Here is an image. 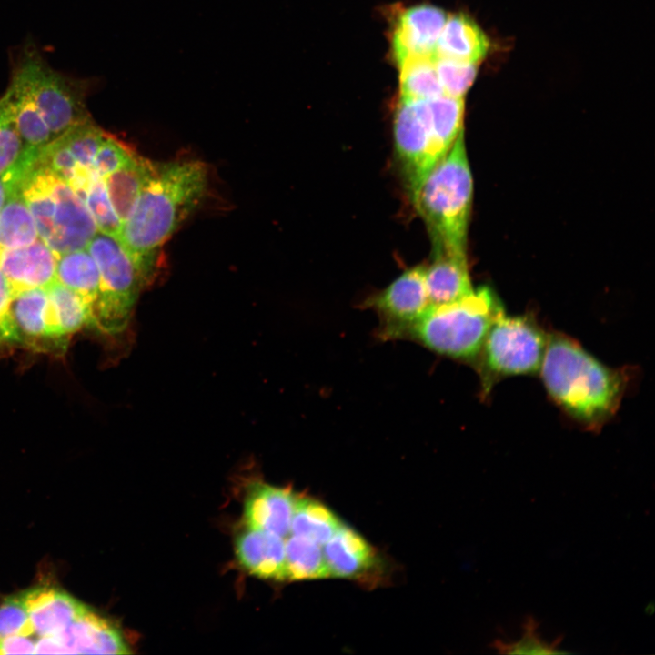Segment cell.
<instances>
[{"label": "cell", "mask_w": 655, "mask_h": 655, "mask_svg": "<svg viewBox=\"0 0 655 655\" xmlns=\"http://www.w3.org/2000/svg\"><path fill=\"white\" fill-rule=\"evenodd\" d=\"M154 164V161L136 153L125 165L103 177L111 204L121 223L134 207Z\"/></svg>", "instance_id": "cb8c5ba5"}, {"label": "cell", "mask_w": 655, "mask_h": 655, "mask_svg": "<svg viewBox=\"0 0 655 655\" xmlns=\"http://www.w3.org/2000/svg\"><path fill=\"white\" fill-rule=\"evenodd\" d=\"M86 248L95 259L100 277L96 328L110 335L120 333L127 326L146 283L116 237L98 231Z\"/></svg>", "instance_id": "8992f818"}, {"label": "cell", "mask_w": 655, "mask_h": 655, "mask_svg": "<svg viewBox=\"0 0 655 655\" xmlns=\"http://www.w3.org/2000/svg\"><path fill=\"white\" fill-rule=\"evenodd\" d=\"M330 576L358 578L372 568L376 554L372 547L356 531L341 525L323 546Z\"/></svg>", "instance_id": "d6986e66"}, {"label": "cell", "mask_w": 655, "mask_h": 655, "mask_svg": "<svg viewBox=\"0 0 655 655\" xmlns=\"http://www.w3.org/2000/svg\"><path fill=\"white\" fill-rule=\"evenodd\" d=\"M34 629L19 595L5 598L0 603V639L23 635L31 636Z\"/></svg>", "instance_id": "836d02e7"}, {"label": "cell", "mask_w": 655, "mask_h": 655, "mask_svg": "<svg viewBox=\"0 0 655 655\" xmlns=\"http://www.w3.org/2000/svg\"><path fill=\"white\" fill-rule=\"evenodd\" d=\"M240 565L263 579H286L285 540L270 532L242 524L235 539Z\"/></svg>", "instance_id": "2e32d148"}, {"label": "cell", "mask_w": 655, "mask_h": 655, "mask_svg": "<svg viewBox=\"0 0 655 655\" xmlns=\"http://www.w3.org/2000/svg\"><path fill=\"white\" fill-rule=\"evenodd\" d=\"M394 143L413 201L424 179L447 154L435 136L427 100L399 99L394 115Z\"/></svg>", "instance_id": "ba28073f"}, {"label": "cell", "mask_w": 655, "mask_h": 655, "mask_svg": "<svg viewBox=\"0 0 655 655\" xmlns=\"http://www.w3.org/2000/svg\"><path fill=\"white\" fill-rule=\"evenodd\" d=\"M37 654H63V650L55 636H42L35 641Z\"/></svg>", "instance_id": "74e56055"}, {"label": "cell", "mask_w": 655, "mask_h": 655, "mask_svg": "<svg viewBox=\"0 0 655 655\" xmlns=\"http://www.w3.org/2000/svg\"><path fill=\"white\" fill-rule=\"evenodd\" d=\"M504 314L501 302L487 287L451 303L429 306L404 337L439 355L477 358L495 320Z\"/></svg>", "instance_id": "277c9868"}, {"label": "cell", "mask_w": 655, "mask_h": 655, "mask_svg": "<svg viewBox=\"0 0 655 655\" xmlns=\"http://www.w3.org/2000/svg\"><path fill=\"white\" fill-rule=\"evenodd\" d=\"M653 611H654V604L652 602H650L646 606L645 612L647 614H652Z\"/></svg>", "instance_id": "ab89813d"}, {"label": "cell", "mask_w": 655, "mask_h": 655, "mask_svg": "<svg viewBox=\"0 0 655 655\" xmlns=\"http://www.w3.org/2000/svg\"><path fill=\"white\" fill-rule=\"evenodd\" d=\"M2 98L9 108L17 132L27 146L40 149L54 139L32 96L16 76L12 75Z\"/></svg>", "instance_id": "7402d4cb"}, {"label": "cell", "mask_w": 655, "mask_h": 655, "mask_svg": "<svg viewBox=\"0 0 655 655\" xmlns=\"http://www.w3.org/2000/svg\"><path fill=\"white\" fill-rule=\"evenodd\" d=\"M63 654H129L123 633L108 619L91 610L85 611L56 635Z\"/></svg>", "instance_id": "4fadbf2b"}, {"label": "cell", "mask_w": 655, "mask_h": 655, "mask_svg": "<svg viewBox=\"0 0 655 655\" xmlns=\"http://www.w3.org/2000/svg\"><path fill=\"white\" fill-rule=\"evenodd\" d=\"M13 297L9 283L0 270V352L24 347L11 312Z\"/></svg>", "instance_id": "d590c367"}, {"label": "cell", "mask_w": 655, "mask_h": 655, "mask_svg": "<svg viewBox=\"0 0 655 655\" xmlns=\"http://www.w3.org/2000/svg\"><path fill=\"white\" fill-rule=\"evenodd\" d=\"M341 525L324 504L297 495L288 534L307 539L323 547Z\"/></svg>", "instance_id": "4316f807"}, {"label": "cell", "mask_w": 655, "mask_h": 655, "mask_svg": "<svg viewBox=\"0 0 655 655\" xmlns=\"http://www.w3.org/2000/svg\"><path fill=\"white\" fill-rule=\"evenodd\" d=\"M539 370L553 400L590 429L600 428L616 412L626 386L620 371L560 334L548 336Z\"/></svg>", "instance_id": "7a4b0ae2"}, {"label": "cell", "mask_w": 655, "mask_h": 655, "mask_svg": "<svg viewBox=\"0 0 655 655\" xmlns=\"http://www.w3.org/2000/svg\"><path fill=\"white\" fill-rule=\"evenodd\" d=\"M52 336L66 348L71 336L84 329H96L91 306L78 294L55 280L46 287Z\"/></svg>", "instance_id": "e0dca14e"}, {"label": "cell", "mask_w": 655, "mask_h": 655, "mask_svg": "<svg viewBox=\"0 0 655 655\" xmlns=\"http://www.w3.org/2000/svg\"><path fill=\"white\" fill-rule=\"evenodd\" d=\"M489 47V38L478 24L468 15L458 13L447 17L437 43L436 55L479 64Z\"/></svg>", "instance_id": "ffe728a7"}, {"label": "cell", "mask_w": 655, "mask_h": 655, "mask_svg": "<svg viewBox=\"0 0 655 655\" xmlns=\"http://www.w3.org/2000/svg\"><path fill=\"white\" fill-rule=\"evenodd\" d=\"M472 194L463 130L428 173L413 199L430 234L435 255L467 257Z\"/></svg>", "instance_id": "3957f363"}, {"label": "cell", "mask_w": 655, "mask_h": 655, "mask_svg": "<svg viewBox=\"0 0 655 655\" xmlns=\"http://www.w3.org/2000/svg\"><path fill=\"white\" fill-rule=\"evenodd\" d=\"M38 636L60 633L86 609V605L64 590L35 587L19 594Z\"/></svg>", "instance_id": "9a60e30c"}, {"label": "cell", "mask_w": 655, "mask_h": 655, "mask_svg": "<svg viewBox=\"0 0 655 655\" xmlns=\"http://www.w3.org/2000/svg\"><path fill=\"white\" fill-rule=\"evenodd\" d=\"M207 186V169L200 161L155 162L116 237L146 285L163 246L201 202Z\"/></svg>", "instance_id": "6da1fadb"}, {"label": "cell", "mask_w": 655, "mask_h": 655, "mask_svg": "<svg viewBox=\"0 0 655 655\" xmlns=\"http://www.w3.org/2000/svg\"><path fill=\"white\" fill-rule=\"evenodd\" d=\"M56 254L40 238L16 248H0V270L13 296L46 287L55 280Z\"/></svg>", "instance_id": "7c38bea8"}, {"label": "cell", "mask_w": 655, "mask_h": 655, "mask_svg": "<svg viewBox=\"0 0 655 655\" xmlns=\"http://www.w3.org/2000/svg\"><path fill=\"white\" fill-rule=\"evenodd\" d=\"M35 653V641L29 636L13 635L0 639V655Z\"/></svg>", "instance_id": "8d00e7d4"}, {"label": "cell", "mask_w": 655, "mask_h": 655, "mask_svg": "<svg viewBox=\"0 0 655 655\" xmlns=\"http://www.w3.org/2000/svg\"><path fill=\"white\" fill-rule=\"evenodd\" d=\"M536 621L529 618L524 624L522 636L513 642L495 641V648L504 654H556L559 639L547 642L537 632Z\"/></svg>", "instance_id": "d6a6232c"}, {"label": "cell", "mask_w": 655, "mask_h": 655, "mask_svg": "<svg viewBox=\"0 0 655 655\" xmlns=\"http://www.w3.org/2000/svg\"><path fill=\"white\" fill-rule=\"evenodd\" d=\"M448 15L439 7L418 5L403 11L392 32V52L397 64L424 56H436L438 37Z\"/></svg>", "instance_id": "8fae6325"}, {"label": "cell", "mask_w": 655, "mask_h": 655, "mask_svg": "<svg viewBox=\"0 0 655 655\" xmlns=\"http://www.w3.org/2000/svg\"><path fill=\"white\" fill-rule=\"evenodd\" d=\"M11 312L24 347L35 350L55 348L50 331L46 287L28 289L15 296Z\"/></svg>", "instance_id": "ac0fdd59"}, {"label": "cell", "mask_w": 655, "mask_h": 655, "mask_svg": "<svg viewBox=\"0 0 655 655\" xmlns=\"http://www.w3.org/2000/svg\"><path fill=\"white\" fill-rule=\"evenodd\" d=\"M7 195V186L0 179V209Z\"/></svg>", "instance_id": "f35d334b"}, {"label": "cell", "mask_w": 655, "mask_h": 655, "mask_svg": "<svg viewBox=\"0 0 655 655\" xmlns=\"http://www.w3.org/2000/svg\"><path fill=\"white\" fill-rule=\"evenodd\" d=\"M478 65L436 55L435 67L444 94L464 97L476 78Z\"/></svg>", "instance_id": "1f68e13d"}, {"label": "cell", "mask_w": 655, "mask_h": 655, "mask_svg": "<svg viewBox=\"0 0 655 655\" xmlns=\"http://www.w3.org/2000/svg\"><path fill=\"white\" fill-rule=\"evenodd\" d=\"M39 149L30 148L20 136L5 100L0 98V179L16 185L34 166Z\"/></svg>", "instance_id": "603a6c76"}, {"label": "cell", "mask_w": 655, "mask_h": 655, "mask_svg": "<svg viewBox=\"0 0 655 655\" xmlns=\"http://www.w3.org/2000/svg\"><path fill=\"white\" fill-rule=\"evenodd\" d=\"M44 168L54 201L55 239L52 250L58 257L63 253L86 248L98 232L91 213L83 199L64 179L48 168Z\"/></svg>", "instance_id": "30bf717a"}, {"label": "cell", "mask_w": 655, "mask_h": 655, "mask_svg": "<svg viewBox=\"0 0 655 655\" xmlns=\"http://www.w3.org/2000/svg\"><path fill=\"white\" fill-rule=\"evenodd\" d=\"M106 135V132L89 118L59 136L79 166L93 168L95 156Z\"/></svg>", "instance_id": "4dcf8cb0"}, {"label": "cell", "mask_w": 655, "mask_h": 655, "mask_svg": "<svg viewBox=\"0 0 655 655\" xmlns=\"http://www.w3.org/2000/svg\"><path fill=\"white\" fill-rule=\"evenodd\" d=\"M435 57L410 58L398 65L400 100H429L444 95L435 67Z\"/></svg>", "instance_id": "f1b7e54d"}, {"label": "cell", "mask_w": 655, "mask_h": 655, "mask_svg": "<svg viewBox=\"0 0 655 655\" xmlns=\"http://www.w3.org/2000/svg\"><path fill=\"white\" fill-rule=\"evenodd\" d=\"M425 283L429 306L457 301L474 289L468 268L467 257L434 255L425 268Z\"/></svg>", "instance_id": "44dd1931"}, {"label": "cell", "mask_w": 655, "mask_h": 655, "mask_svg": "<svg viewBox=\"0 0 655 655\" xmlns=\"http://www.w3.org/2000/svg\"><path fill=\"white\" fill-rule=\"evenodd\" d=\"M39 238L35 219L16 185L7 187L0 209V248L25 247Z\"/></svg>", "instance_id": "484cf974"}, {"label": "cell", "mask_w": 655, "mask_h": 655, "mask_svg": "<svg viewBox=\"0 0 655 655\" xmlns=\"http://www.w3.org/2000/svg\"><path fill=\"white\" fill-rule=\"evenodd\" d=\"M55 280L81 296L91 306L95 317L100 292V277L97 265L86 248L57 257Z\"/></svg>", "instance_id": "d4e9b609"}, {"label": "cell", "mask_w": 655, "mask_h": 655, "mask_svg": "<svg viewBox=\"0 0 655 655\" xmlns=\"http://www.w3.org/2000/svg\"><path fill=\"white\" fill-rule=\"evenodd\" d=\"M12 75L26 86L54 139L91 118L88 81L55 71L34 45L24 48Z\"/></svg>", "instance_id": "5b68a950"}, {"label": "cell", "mask_w": 655, "mask_h": 655, "mask_svg": "<svg viewBox=\"0 0 655 655\" xmlns=\"http://www.w3.org/2000/svg\"><path fill=\"white\" fill-rule=\"evenodd\" d=\"M79 196L91 213L98 231L117 237L121 221L111 204L103 177L95 170Z\"/></svg>", "instance_id": "f546056e"}, {"label": "cell", "mask_w": 655, "mask_h": 655, "mask_svg": "<svg viewBox=\"0 0 655 655\" xmlns=\"http://www.w3.org/2000/svg\"><path fill=\"white\" fill-rule=\"evenodd\" d=\"M547 338L531 317L505 313L499 317L477 358L484 390L488 392L501 378L539 370Z\"/></svg>", "instance_id": "52a82bcc"}, {"label": "cell", "mask_w": 655, "mask_h": 655, "mask_svg": "<svg viewBox=\"0 0 655 655\" xmlns=\"http://www.w3.org/2000/svg\"><path fill=\"white\" fill-rule=\"evenodd\" d=\"M136 153L117 138L106 133L93 162V169L105 177L125 165Z\"/></svg>", "instance_id": "e575fe53"}, {"label": "cell", "mask_w": 655, "mask_h": 655, "mask_svg": "<svg viewBox=\"0 0 655 655\" xmlns=\"http://www.w3.org/2000/svg\"><path fill=\"white\" fill-rule=\"evenodd\" d=\"M284 540L286 579L304 580L330 576L322 546L292 534Z\"/></svg>", "instance_id": "83f0119b"}, {"label": "cell", "mask_w": 655, "mask_h": 655, "mask_svg": "<svg viewBox=\"0 0 655 655\" xmlns=\"http://www.w3.org/2000/svg\"><path fill=\"white\" fill-rule=\"evenodd\" d=\"M426 266L405 270L383 290L364 302L375 310L381 321L380 336L384 338H403L407 330L429 307L426 283Z\"/></svg>", "instance_id": "9c48e42d"}, {"label": "cell", "mask_w": 655, "mask_h": 655, "mask_svg": "<svg viewBox=\"0 0 655 655\" xmlns=\"http://www.w3.org/2000/svg\"><path fill=\"white\" fill-rule=\"evenodd\" d=\"M297 497L290 488L257 482L245 499L242 524L284 539L289 532Z\"/></svg>", "instance_id": "5bb4252c"}]
</instances>
